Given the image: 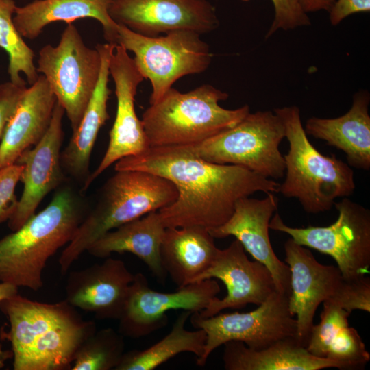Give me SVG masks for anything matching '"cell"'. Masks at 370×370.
<instances>
[{
  "label": "cell",
  "instance_id": "1",
  "mask_svg": "<svg viewBox=\"0 0 370 370\" xmlns=\"http://www.w3.org/2000/svg\"><path fill=\"white\" fill-rule=\"evenodd\" d=\"M114 169L147 171L175 186V201L158 210L166 228H216L228 220L238 199L258 192L277 193L279 185L241 166L208 162L188 145L149 147L119 160Z\"/></svg>",
  "mask_w": 370,
  "mask_h": 370
},
{
  "label": "cell",
  "instance_id": "2",
  "mask_svg": "<svg viewBox=\"0 0 370 370\" xmlns=\"http://www.w3.org/2000/svg\"><path fill=\"white\" fill-rule=\"evenodd\" d=\"M0 310L10 323L14 370L71 369L77 349L97 330L66 299L42 303L17 293L1 301Z\"/></svg>",
  "mask_w": 370,
  "mask_h": 370
},
{
  "label": "cell",
  "instance_id": "3",
  "mask_svg": "<svg viewBox=\"0 0 370 370\" xmlns=\"http://www.w3.org/2000/svg\"><path fill=\"white\" fill-rule=\"evenodd\" d=\"M86 214L69 187L58 190L42 211L0 239V282L41 288L48 260L71 241Z\"/></svg>",
  "mask_w": 370,
  "mask_h": 370
},
{
  "label": "cell",
  "instance_id": "4",
  "mask_svg": "<svg viewBox=\"0 0 370 370\" xmlns=\"http://www.w3.org/2000/svg\"><path fill=\"white\" fill-rule=\"evenodd\" d=\"M104 184L96 206L88 213L63 249L59 264L64 275L99 237L120 225L158 211L175 201L177 190L169 180L138 170L116 171Z\"/></svg>",
  "mask_w": 370,
  "mask_h": 370
},
{
  "label": "cell",
  "instance_id": "5",
  "mask_svg": "<svg viewBox=\"0 0 370 370\" xmlns=\"http://www.w3.org/2000/svg\"><path fill=\"white\" fill-rule=\"evenodd\" d=\"M288 150L284 156L285 178L278 193L298 200L308 214L330 210L338 198L349 197L356 188L352 167L334 155L324 156L308 138L296 106L277 108Z\"/></svg>",
  "mask_w": 370,
  "mask_h": 370
},
{
  "label": "cell",
  "instance_id": "6",
  "mask_svg": "<svg viewBox=\"0 0 370 370\" xmlns=\"http://www.w3.org/2000/svg\"><path fill=\"white\" fill-rule=\"evenodd\" d=\"M228 97L210 84L187 92L171 87L143 114L149 146L197 145L233 127L250 110L248 105L236 109L221 106L220 101Z\"/></svg>",
  "mask_w": 370,
  "mask_h": 370
},
{
  "label": "cell",
  "instance_id": "7",
  "mask_svg": "<svg viewBox=\"0 0 370 370\" xmlns=\"http://www.w3.org/2000/svg\"><path fill=\"white\" fill-rule=\"evenodd\" d=\"M116 45L133 53L136 66L150 82V104L157 102L181 77L206 71L213 58L201 34L189 29L147 36L118 24Z\"/></svg>",
  "mask_w": 370,
  "mask_h": 370
},
{
  "label": "cell",
  "instance_id": "8",
  "mask_svg": "<svg viewBox=\"0 0 370 370\" xmlns=\"http://www.w3.org/2000/svg\"><path fill=\"white\" fill-rule=\"evenodd\" d=\"M284 138L281 119L264 110L249 112L233 127L188 146L208 162L241 166L275 180L284 176V158L280 151Z\"/></svg>",
  "mask_w": 370,
  "mask_h": 370
},
{
  "label": "cell",
  "instance_id": "9",
  "mask_svg": "<svg viewBox=\"0 0 370 370\" xmlns=\"http://www.w3.org/2000/svg\"><path fill=\"white\" fill-rule=\"evenodd\" d=\"M101 65L99 50L84 43L72 23L67 25L56 46L46 45L38 52L37 71L46 78L73 132L97 86Z\"/></svg>",
  "mask_w": 370,
  "mask_h": 370
},
{
  "label": "cell",
  "instance_id": "10",
  "mask_svg": "<svg viewBox=\"0 0 370 370\" xmlns=\"http://www.w3.org/2000/svg\"><path fill=\"white\" fill-rule=\"evenodd\" d=\"M335 222L325 227L287 225L277 212L269 229L288 234L296 243L331 256L345 278L366 275L370 267V210L349 197L335 201Z\"/></svg>",
  "mask_w": 370,
  "mask_h": 370
},
{
  "label": "cell",
  "instance_id": "11",
  "mask_svg": "<svg viewBox=\"0 0 370 370\" xmlns=\"http://www.w3.org/2000/svg\"><path fill=\"white\" fill-rule=\"evenodd\" d=\"M190 319L195 329H202L206 334L203 355L196 362L200 367L206 365L217 347L228 341H241L251 349L260 350L285 338H298L296 319L288 310V296L277 291L248 312H219L202 317L196 312Z\"/></svg>",
  "mask_w": 370,
  "mask_h": 370
},
{
  "label": "cell",
  "instance_id": "12",
  "mask_svg": "<svg viewBox=\"0 0 370 370\" xmlns=\"http://www.w3.org/2000/svg\"><path fill=\"white\" fill-rule=\"evenodd\" d=\"M220 291L215 280L207 279L177 288L172 293H162L151 289L146 277L138 273L134 274L118 319V331L123 336L133 338L147 336L167 324L169 310L199 312L217 297Z\"/></svg>",
  "mask_w": 370,
  "mask_h": 370
},
{
  "label": "cell",
  "instance_id": "13",
  "mask_svg": "<svg viewBox=\"0 0 370 370\" xmlns=\"http://www.w3.org/2000/svg\"><path fill=\"white\" fill-rule=\"evenodd\" d=\"M109 71L115 86V119L110 132L106 151L97 168L84 182L83 191L112 164L123 158L138 155L150 147L134 106L138 87L145 79L133 58L121 45H115Z\"/></svg>",
  "mask_w": 370,
  "mask_h": 370
},
{
  "label": "cell",
  "instance_id": "14",
  "mask_svg": "<svg viewBox=\"0 0 370 370\" xmlns=\"http://www.w3.org/2000/svg\"><path fill=\"white\" fill-rule=\"evenodd\" d=\"M108 12L116 23L147 36L176 29L202 34L219 26L216 9L208 0H111Z\"/></svg>",
  "mask_w": 370,
  "mask_h": 370
},
{
  "label": "cell",
  "instance_id": "15",
  "mask_svg": "<svg viewBox=\"0 0 370 370\" xmlns=\"http://www.w3.org/2000/svg\"><path fill=\"white\" fill-rule=\"evenodd\" d=\"M284 249L291 271L288 310L296 315L297 336L306 347L318 306L335 298L344 278L337 267L319 263L309 249L291 238Z\"/></svg>",
  "mask_w": 370,
  "mask_h": 370
},
{
  "label": "cell",
  "instance_id": "16",
  "mask_svg": "<svg viewBox=\"0 0 370 370\" xmlns=\"http://www.w3.org/2000/svg\"><path fill=\"white\" fill-rule=\"evenodd\" d=\"M64 114V108L57 101L50 125L43 137L25 150L15 162L23 166L20 181L23 184V190L17 208L8 220V225L12 232L30 219L45 197L64 180L61 148Z\"/></svg>",
  "mask_w": 370,
  "mask_h": 370
},
{
  "label": "cell",
  "instance_id": "17",
  "mask_svg": "<svg viewBox=\"0 0 370 370\" xmlns=\"http://www.w3.org/2000/svg\"><path fill=\"white\" fill-rule=\"evenodd\" d=\"M262 199L245 197L238 199L233 213L223 225L209 230L214 238L233 236L245 251L271 271L276 291L289 296L291 271L275 255L269 238V223L277 212L279 199L273 193Z\"/></svg>",
  "mask_w": 370,
  "mask_h": 370
},
{
  "label": "cell",
  "instance_id": "18",
  "mask_svg": "<svg viewBox=\"0 0 370 370\" xmlns=\"http://www.w3.org/2000/svg\"><path fill=\"white\" fill-rule=\"evenodd\" d=\"M218 279L223 282L227 295L215 298L198 314L202 317L214 316L222 310L239 309L249 304L264 302L276 291L271 271L258 260L251 261L238 240L219 250L211 266L198 279Z\"/></svg>",
  "mask_w": 370,
  "mask_h": 370
},
{
  "label": "cell",
  "instance_id": "19",
  "mask_svg": "<svg viewBox=\"0 0 370 370\" xmlns=\"http://www.w3.org/2000/svg\"><path fill=\"white\" fill-rule=\"evenodd\" d=\"M134 276L123 260L107 257L101 263L69 273L65 299L97 319L118 320Z\"/></svg>",
  "mask_w": 370,
  "mask_h": 370
},
{
  "label": "cell",
  "instance_id": "20",
  "mask_svg": "<svg viewBox=\"0 0 370 370\" xmlns=\"http://www.w3.org/2000/svg\"><path fill=\"white\" fill-rule=\"evenodd\" d=\"M57 99L42 75L27 88L0 143V170L16 162L47 131Z\"/></svg>",
  "mask_w": 370,
  "mask_h": 370
},
{
  "label": "cell",
  "instance_id": "21",
  "mask_svg": "<svg viewBox=\"0 0 370 370\" xmlns=\"http://www.w3.org/2000/svg\"><path fill=\"white\" fill-rule=\"evenodd\" d=\"M370 95L360 90L353 97L349 110L336 118L312 116L304 125L307 135L324 140L342 151L347 164L354 168L370 169Z\"/></svg>",
  "mask_w": 370,
  "mask_h": 370
},
{
  "label": "cell",
  "instance_id": "22",
  "mask_svg": "<svg viewBox=\"0 0 370 370\" xmlns=\"http://www.w3.org/2000/svg\"><path fill=\"white\" fill-rule=\"evenodd\" d=\"M115 45L98 44L95 47L101 58V65L97 86L86 106L77 129L73 132L69 143L61 152L63 171L84 183L90 175L89 164L92 151L98 133L109 119L108 101L109 64Z\"/></svg>",
  "mask_w": 370,
  "mask_h": 370
},
{
  "label": "cell",
  "instance_id": "23",
  "mask_svg": "<svg viewBox=\"0 0 370 370\" xmlns=\"http://www.w3.org/2000/svg\"><path fill=\"white\" fill-rule=\"evenodd\" d=\"M111 0H34L16 6L13 22L23 38L35 39L51 23H71L90 18L98 21L103 27L107 42L116 45L118 24L108 12Z\"/></svg>",
  "mask_w": 370,
  "mask_h": 370
},
{
  "label": "cell",
  "instance_id": "24",
  "mask_svg": "<svg viewBox=\"0 0 370 370\" xmlns=\"http://www.w3.org/2000/svg\"><path fill=\"white\" fill-rule=\"evenodd\" d=\"M219 250L206 227H167L160 247V259L166 275L177 288H182L197 282Z\"/></svg>",
  "mask_w": 370,
  "mask_h": 370
},
{
  "label": "cell",
  "instance_id": "25",
  "mask_svg": "<svg viewBox=\"0 0 370 370\" xmlns=\"http://www.w3.org/2000/svg\"><path fill=\"white\" fill-rule=\"evenodd\" d=\"M166 227L158 211L113 229L96 240L87 249L92 256L106 258L112 253L133 254L162 282L166 273L160 259V247Z\"/></svg>",
  "mask_w": 370,
  "mask_h": 370
},
{
  "label": "cell",
  "instance_id": "26",
  "mask_svg": "<svg viewBox=\"0 0 370 370\" xmlns=\"http://www.w3.org/2000/svg\"><path fill=\"white\" fill-rule=\"evenodd\" d=\"M323 304L321 321L312 328L307 350L343 365L345 370L363 369L370 354L357 330L349 326L351 314L332 301Z\"/></svg>",
  "mask_w": 370,
  "mask_h": 370
},
{
  "label": "cell",
  "instance_id": "27",
  "mask_svg": "<svg viewBox=\"0 0 370 370\" xmlns=\"http://www.w3.org/2000/svg\"><path fill=\"white\" fill-rule=\"evenodd\" d=\"M223 345V361L226 370H320L332 367L345 370L337 362L310 354L297 337L283 338L260 350L251 349L237 341Z\"/></svg>",
  "mask_w": 370,
  "mask_h": 370
},
{
  "label": "cell",
  "instance_id": "28",
  "mask_svg": "<svg viewBox=\"0 0 370 370\" xmlns=\"http://www.w3.org/2000/svg\"><path fill=\"white\" fill-rule=\"evenodd\" d=\"M191 314L190 311L182 310L171 331L148 348L125 352L115 370H153L183 352L192 353L197 359L201 358L206 334L202 329L188 330L186 328Z\"/></svg>",
  "mask_w": 370,
  "mask_h": 370
},
{
  "label": "cell",
  "instance_id": "29",
  "mask_svg": "<svg viewBox=\"0 0 370 370\" xmlns=\"http://www.w3.org/2000/svg\"><path fill=\"white\" fill-rule=\"evenodd\" d=\"M16 8L14 0H0V47L8 56V73L12 83L26 86L24 74L32 85L39 75L34 64V53L26 44L13 22Z\"/></svg>",
  "mask_w": 370,
  "mask_h": 370
},
{
  "label": "cell",
  "instance_id": "30",
  "mask_svg": "<svg viewBox=\"0 0 370 370\" xmlns=\"http://www.w3.org/2000/svg\"><path fill=\"white\" fill-rule=\"evenodd\" d=\"M124 336L113 328L96 330L77 349L72 370H110L120 362L125 352Z\"/></svg>",
  "mask_w": 370,
  "mask_h": 370
},
{
  "label": "cell",
  "instance_id": "31",
  "mask_svg": "<svg viewBox=\"0 0 370 370\" xmlns=\"http://www.w3.org/2000/svg\"><path fill=\"white\" fill-rule=\"evenodd\" d=\"M248 2L250 0H241ZM274 16L270 27L265 35L270 38L277 31L292 30L298 27L308 26L310 20L301 3L300 0H271Z\"/></svg>",
  "mask_w": 370,
  "mask_h": 370
},
{
  "label": "cell",
  "instance_id": "32",
  "mask_svg": "<svg viewBox=\"0 0 370 370\" xmlns=\"http://www.w3.org/2000/svg\"><path fill=\"white\" fill-rule=\"evenodd\" d=\"M330 301V300H329ZM349 313L355 310L370 312V278L366 275L347 279L331 301Z\"/></svg>",
  "mask_w": 370,
  "mask_h": 370
},
{
  "label": "cell",
  "instance_id": "33",
  "mask_svg": "<svg viewBox=\"0 0 370 370\" xmlns=\"http://www.w3.org/2000/svg\"><path fill=\"white\" fill-rule=\"evenodd\" d=\"M22 171L23 166L17 163L0 170V225L8 221L17 208L15 189Z\"/></svg>",
  "mask_w": 370,
  "mask_h": 370
},
{
  "label": "cell",
  "instance_id": "34",
  "mask_svg": "<svg viewBox=\"0 0 370 370\" xmlns=\"http://www.w3.org/2000/svg\"><path fill=\"white\" fill-rule=\"evenodd\" d=\"M26 88V86H18L11 82L0 84V143Z\"/></svg>",
  "mask_w": 370,
  "mask_h": 370
},
{
  "label": "cell",
  "instance_id": "35",
  "mask_svg": "<svg viewBox=\"0 0 370 370\" xmlns=\"http://www.w3.org/2000/svg\"><path fill=\"white\" fill-rule=\"evenodd\" d=\"M369 11L370 0H336L328 12L329 19L336 26L350 15Z\"/></svg>",
  "mask_w": 370,
  "mask_h": 370
},
{
  "label": "cell",
  "instance_id": "36",
  "mask_svg": "<svg viewBox=\"0 0 370 370\" xmlns=\"http://www.w3.org/2000/svg\"><path fill=\"white\" fill-rule=\"evenodd\" d=\"M306 13L324 10L329 12L336 0H300Z\"/></svg>",
  "mask_w": 370,
  "mask_h": 370
},
{
  "label": "cell",
  "instance_id": "37",
  "mask_svg": "<svg viewBox=\"0 0 370 370\" xmlns=\"http://www.w3.org/2000/svg\"><path fill=\"white\" fill-rule=\"evenodd\" d=\"M17 293H18V287L9 283L0 282V301ZM8 356V353L3 352L0 345V369L4 366V361Z\"/></svg>",
  "mask_w": 370,
  "mask_h": 370
}]
</instances>
